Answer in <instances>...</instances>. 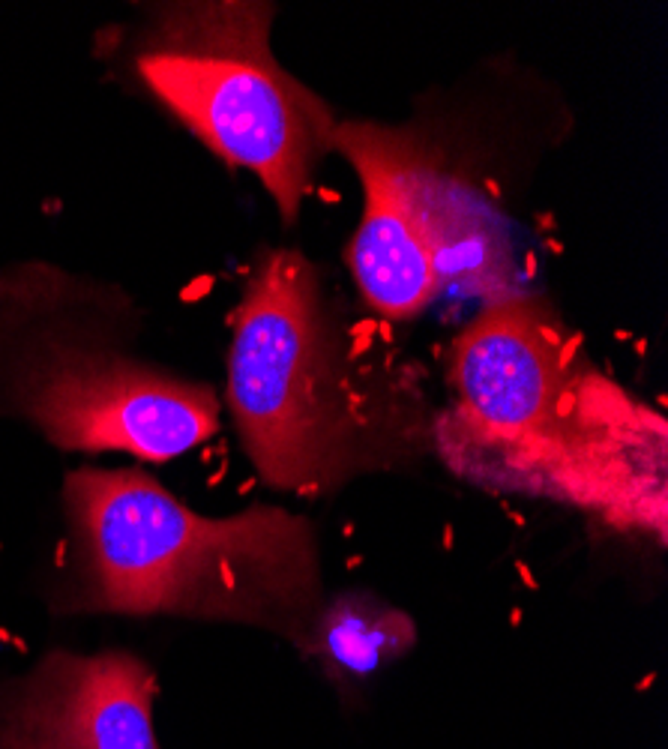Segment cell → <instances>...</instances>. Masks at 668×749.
Wrapping results in <instances>:
<instances>
[{
    "label": "cell",
    "mask_w": 668,
    "mask_h": 749,
    "mask_svg": "<svg viewBox=\"0 0 668 749\" xmlns=\"http://www.w3.org/2000/svg\"><path fill=\"white\" fill-rule=\"evenodd\" d=\"M357 315L300 249H264L243 285L225 408L255 474L321 498L435 453L422 366Z\"/></svg>",
    "instance_id": "6da1fadb"
},
{
    "label": "cell",
    "mask_w": 668,
    "mask_h": 749,
    "mask_svg": "<svg viewBox=\"0 0 668 749\" xmlns=\"http://www.w3.org/2000/svg\"><path fill=\"white\" fill-rule=\"evenodd\" d=\"M435 453L467 479L530 491L665 540V420L584 357L545 300L504 291L455 336Z\"/></svg>",
    "instance_id": "7a4b0ae2"
},
{
    "label": "cell",
    "mask_w": 668,
    "mask_h": 749,
    "mask_svg": "<svg viewBox=\"0 0 668 749\" xmlns=\"http://www.w3.org/2000/svg\"><path fill=\"white\" fill-rule=\"evenodd\" d=\"M66 611L240 623L303 647L324 602L318 531L285 507L204 516L141 468L63 479Z\"/></svg>",
    "instance_id": "3957f363"
},
{
    "label": "cell",
    "mask_w": 668,
    "mask_h": 749,
    "mask_svg": "<svg viewBox=\"0 0 668 749\" xmlns=\"http://www.w3.org/2000/svg\"><path fill=\"white\" fill-rule=\"evenodd\" d=\"M138 312L123 291L46 261L0 273V411L75 453L171 462L219 432L204 381L135 351Z\"/></svg>",
    "instance_id": "277c9868"
},
{
    "label": "cell",
    "mask_w": 668,
    "mask_h": 749,
    "mask_svg": "<svg viewBox=\"0 0 668 749\" xmlns=\"http://www.w3.org/2000/svg\"><path fill=\"white\" fill-rule=\"evenodd\" d=\"M273 4L213 0L153 9L132 72L210 153L258 177L282 222H297L339 117L273 54Z\"/></svg>",
    "instance_id": "5b68a950"
},
{
    "label": "cell",
    "mask_w": 668,
    "mask_h": 749,
    "mask_svg": "<svg viewBox=\"0 0 668 749\" xmlns=\"http://www.w3.org/2000/svg\"><path fill=\"white\" fill-rule=\"evenodd\" d=\"M333 153L357 171L363 213L345 264L381 321H414L443 288L441 255L396 123L339 120Z\"/></svg>",
    "instance_id": "8992f818"
},
{
    "label": "cell",
    "mask_w": 668,
    "mask_h": 749,
    "mask_svg": "<svg viewBox=\"0 0 668 749\" xmlns=\"http://www.w3.org/2000/svg\"><path fill=\"white\" fill-rule=\"evenodd\" d=\"M156 675L129 651H51L0 684V749H159Z\"/></svg>",
    "instance_id": "52a82bcc"
},
{
    "label": "cell",
    "mask_w": 668,
    "mask_h": 749,
    "mask_svg": "<svg viewBox=\"0 0 668 749\" xmlns=\"http://www.w3.org/2000/svg\"><path fill=\"white\" fill-rule=\"evenodd\" d=\"M417 644L414 618L372 590L324 597L300 654L315 659L333 684H366Z\"/></svg>",
    "instance_id": "ba28073f"
}]
</instances>
